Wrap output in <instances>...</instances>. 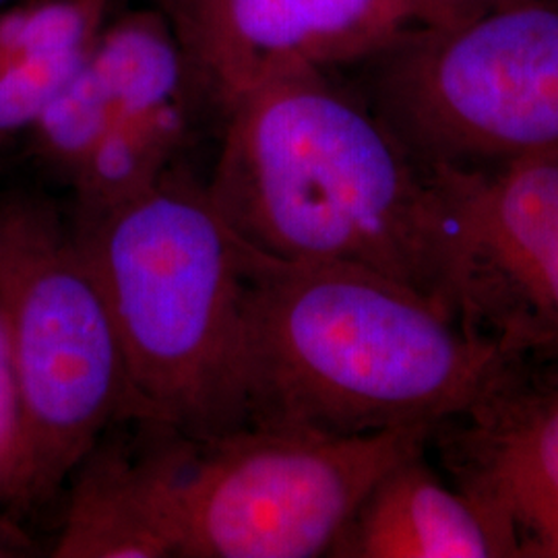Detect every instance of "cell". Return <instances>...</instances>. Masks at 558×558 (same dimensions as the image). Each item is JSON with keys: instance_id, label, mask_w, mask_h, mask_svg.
Returning a JSON list of instances; mask_svg holds the SVG:
<instances>
[{"instance_id": "52a82bcc", "label": "cell", "mask_w": 558, "mask_h": 558, "mask_svg": "<svg viewBox=\"0 0 558 558\" xmlns=\"http://www.w3.org/2000/svg\"><path fill=\"white\" fill-rule=\"evenodd\" d=\"M461 327L509 356L558 359V161L426 170Z\"/></svg>"}, {"instance_id": "6da1fadb", "label": "cell", "mask_w": 558, "mask_h": 558, "mask_svg": "<svg viewBox=\"0 0 558 558\" xmlns=\"http://www.w3.org/2000/svg\"><path fill=\"white\" fill-rule=\"evenodd\" d=\"M223 120L207 191L244 244L373 271L456 319L435 182L352 87L300 66L240 96Z\"/></svg>"}, {"instance_id": "9a60e30c", "label": "cell", "mask_w": 558, "mask_h": 558, "mask_svg": "<svg viewBox=\"0 0 558 558\" xmlns=\"http://www.w3.org/2000/svg\"><path fill=\"white\" fill-rule=\"evenodd\" d=\"M89 48L92 44L0 66V140L36 126L60 89L77 73Z\"/></svg>"}, {"instance_id": "3957f363", "label": "cell", "mask_w": 558, "mask_h": 558, "mask_svg": "<svg viewBox=\"0 0 558 558\" xmlns=\"http://www.w3.org/2000/svg\"><path fill=\"white\" fill-rule=\"evenodd\" d=\"M77 236L119 338L122 420L191 439L244 428L242 244L209 191L163 174Z\"/></svg>"}, {"instance_id": "8992f818", "label": "cell", "mask_w": 558, "mask_h": 558, "mask_svg": "<svg viewBox=\"0 0 558 558\" xmlns=\"http://www.w3.org/2000/svg\"><path fill=\"white\" fill-rule=\"evenodd\" d=\"M0 313L20 389L9 461L23 488L48 493L124 408L119 338L77 230L41 209L0 216Z\"/></svg>"}, {"instance_id": "7a4b0ae2", "label": "cell", "mask_w": 558, "mask_h": 558, "mask_svg": "<svg viewBox=\"0 0 558 558\" xmlns=\"http://www.w3.org/2000/svg\"><path fill=\"white\" fill-rule=\"evenodd\" d=\"M240 244L244 426L433 430L476 398L505 359L393 279Z\"/></svg>"}, {"instance_id": "30bf717a", "label": "cell", "mask_w": 558, "mask_h": 558, "mask_svg": "<svg viewBox=\"0 0 558 558\" xmlns=\"http://www.w3.org/2000/svg\"><path fill=\"white\" fill-rule=\"evenodd\" d=\"M189 83L186 59L163 11L124 13L104 25L32 133L41 156L71 180L112 126L177 100Z\"/></svg>"}, {"instance_id": "4fadbf2b", "label": "cell", "mask_w": 558, "mask_h": 558, "mask_svg": "<svg viewBox=\"0 0 558 558\" xmlns=\"http://www.w3.org/2000/svg\"><path fill=\"white\" fill-rule=\"evenodd\" d=\"M186 133L189 114L182 96L112 126L71 177L77 221L96 218L154 186L168 174Z\"/></svg>"}, {"instance_id": "5bb4252c", "label": "cell", "mask_w": 558, "mask_h": 558, "mask_svg": "<svg viewBox=\"0 0 558 558\" xmlns=\"http://www.w3.org/2000/svg\"><path fill=\"white\" fill-rule=\"evenodd\" d=\"M114 0H34L0 15V66L85 48L112 20Z\"/></svg>"}, {"instance_id": "d6986e66", "label": "cell", "mask_w": 558, "mask_h": 558, "mask_svg": "<svg viewBox=\"0 0 558 558\" xmlns=\"http://www.w3.org/2000/svg\"><path fill=\"white\" fill-rule=\"evenodd\" d=\"M2 2H4V0H0V4H2Z\"/></svg>"}, {"instance_id": "7c38bea8", "label": "cell", "mask_w": 558, "mask_h": 558, "mask_svg": "<svg viewBox=\"0 0 558 558\" xmlns=\"http://www.w3.org/2000/svg\"><path fill=\"white\" fill-rule=\"evenodd\" d=\"M80 468L59 557L174 558L147 495L140 459L100 440Z\"/></svg>"}, {"instance_id": "ba28073f", "label": "cell", "mask_w": 558, "mask_h": 558, "mask_svg": "<svg viewBox=\"0 0 558 558\" xmlns=\"http://www.w3.org/2000/svg\"><path fill=\"white\" fill-rule=\"evenodd\" d=\"M440 468L507 558H558V359L509 356L430 430Z\"/></svg>"}, {"instance_id": "277c9868", "label": "cell", "mask_w": 558, "mask_h": 558, "mask_svg": "<svg viewBox=\"0 0 558 558\" xmlns=\"http://www.w3.org/2000/svg\"><path fill=\"white\" fill-rule=\"evenodd\" d=\"M140 459L174 558H315L333 548L391 468L426 451L424 426L368 435L244 426L163 435Z\"/></svg>"}, {"instance_id": "2e32d148", "label": "cell", "mask_w": 558, "mask_h": 558, "mask_svg": "<svg viewBox=\"0 0 558 558\" xmlns=\"http://www.w3.org/2000/svg\"><path fill=\"white\" fill-rule=\"evenodd\" d=\"M20 430V389L7 323L0 313V458L13 453Z\"/></svg>"}, {"instance_id": "5b68a950", "label": "cell", "mask_w": 558, "mask_h": 558, "mask_svg": "<svg viewBox=\"0 0 558 558\" xmlns=\"http://www.w3.org/2000/svg\"><path fill=\"white\" fill-rule=\"evenodd\" d=\"M345 69L424 170L558 161V0L412 23Z\"/></svg>"}, {"instance_id": "8fae6325", "label": "cell", "mask_w": 558, "mask_h": 558, "mask_svg": "<svg viewBox=\"0 0 558 558\" xmlns=\"http://www.w3.org/2000/svg\"><path fill=\"white\" fill-rule=\"evenodd\" d=\"M329 557L507 558L478 507L424 461L403 459L373 486Z\"/></svg>"}, {"instance_id": "9c48e42d", "label": "cell", "mask_w": 558, "mask_h": 558, "mask_svg": "<svg viewBox=\"0 0 558 558\" xmlns=\"http://www.w3.org/2000/svg\"><path fill=\"white\" fill-rule=\"evenodd\" d=\"M191 83L221 112L300 66L345 69L418 21L412 0H160Z\"/></svg>"}, {"instance_id": "ac0fdd59", "label": "cell", "mask_w": 558, "mask_h": 558, "mask_svg": "<svg viewBox=\"0 0 558 558\" xmlns=\"http://www.w3.org/2000/svg\"><path fill=\"white\" fill-rule=\"evenodd\" d=\"M412 2H414V7H416V15H418L420 20V2L418 0H412ZM416 23H418V21H416Z\"/></svg>"}, {"instance_id": "e0dca14e", "label": "cell", "mask_w": 558, "mask_h": 558, "mask_svg": "<svg viewBox=\"0 0 558 558\" xmlns=\"http://www.w3.org/2000/svg\"><path fill=\"white\" fill-rule=\"evenodd\" d=\"M418 23H437V21L456 20L468 13L490 7L499 0H418Z\"/></svg>"}]
</instances>
